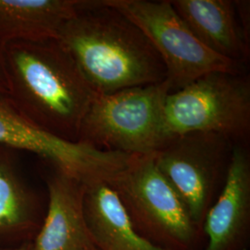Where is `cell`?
<instances>
[{"instance_id": "cell-1", "label": "cell", "mask_w": 250, "mask_h": 250, "mask_svg": "<svg viewBox=\"0 0 250 250\" xmlns=\"http://www.w3.org/2000/svg\"><path fill=\"white\" fill-rule=\"evenodd\" d=\"M8 96L35 125L78 142L81 125L97 94L58 39L0 45Z\"/></svg>"}, {"instance_id": "cell-2", "label": "cell", "mask_w": 250, "mask_h": 250, "mask_svg": "<svg viewBox=\"0 0 250 250\" xmlns=\"http://www.w3.org/2000/svg\"><path fill=\"white\" fill-rule=\"evenodd\" d=\"M58 40L99 96L167 80L165 65L147 37L103 0H80Z\"/></svg>"}, {"instance_id": "cell-3", "label": "cell", "mask_w": 250, "mask_h": 250, "mask_svg": "<svg viewBox=\"0 0 250 250\" xmlns=\"http://www.w3.org/2000/svg\"><path fill=\"white\" fill-rule=\"evenodd\" d=\"M170 83L98 95L84 117L79 143L126 155H155L169 143L164 107Z\"/></svg>"}, {"instance_id": "cell-4", "label": "cell", "mask_w": 250, "mask_h": 250, "mask_svg": "<svg viewBox=\"0 0 250 250\" xmlns=\"http://www.w3.org/2000/svg\"><path fill=\"white\" fill-rule=\"evenodd\" d=\"M170 136L207 133L231 142L250 132V82L240 72H210L170 92L164 107Z\"/></svg>"}, {"instance_id": "cell-5", "label": "cell", "mask_w": 250, "mask_h": 250, "mask_svg": "<svg viewBox=\"0 0 250 250\" xmlns=\"http://www.w3.org/2000/svg\"><path fill=\"white\" fill-rule=\"evenodd\" d=\"M108 184L145 237L170 250H186L193 245L196 224L159 170L155 155L131 156Z\"/></svg>"}, {"instance_id": "cell-6", "label": "cell", "mask_w": 250, "mask_h": 250, "mask_svg": "<svg viewBox=\"0 0 250 250\" xmlns=\"http://www.w3.org/2000/svg\"><path fill=\"white\" fill-rule=\"evenodd\" d=\"M147 37L167 71L170 92L215 72H240V65L206 47L187 26L170 0H103Z\"/></svg>"}, {"instance_id": "cell-7", "label": "cell", "mask_w": 250, "mask_h": 250, "mask_svg": "<svg viewBox=\"0 0 250 250\" xmlns=\"http://www.w3.org/2000/svg\"><path fill=\"white\" fill-rule=\"evenodd\" d=\"M0 146L34 153L83 186L101 181L108 183L125 168L131 157L49 134L24 116L9 96L1 92Z\"/></svg>"}, {"instance_id": "cell-8", "label": "cell", "mask_w": 250, "mask_h": 250, "mask_svg": "<svg viewBox=\"0 0 250 250\" xmlns=\"http://www.w3.org/2000/svg\"><path fill=\"white\" fill-rule=\"evenodd\" d=\"M232 143L218 134L192 133L172 137L155 154L159 170L196 225L209 208L216 182Z\"/></svg>"}, {"instance_id": "cell-9", "label": "cell", "mask_w": 250, "mask_h": 250, "mask_svg": "<svg viewBox=\"0 0 250 250\" xmlns=\"http://www.w3.org/2000/svg\"><path fill=\"white\" fill-rule=\"evenodd\" d=\"M46 183L47 208L32 241L34 250L95 248L83 211L84 186L56 168Z\"/></svg>"}, {"instance_id": "cell-10", "label": "cell", "mask_w": 250, "mask_h": 250, "mask_svg": "<svg viewBox=\"0 0 250 250\" xmlns=\"http://www.w3.org/2000/svg\"><path fill=\"white\" fill-rule=\"evenodd\" d=\"M250 207V161L242 145L232 146L224 188L205 215V250H230L247 224Z\"/></svg>"}, {"instance_id": "cell-11", "label": "cell", "mask_w": 250, "mask_h": 250, "mask_svg": "<svg viewBox=\"0 0 250 250\" xmlns=\"http://www.w3.org/2000/svg\"><path fill=\"white\" fill-rule=\"evenodd\" d=\"M83 202L98 250H170L150 241L137 230L116 191L107 182L85 185Z\"/></svg>"}, {"instance_id": "cell-12", "label": "cell", "mask_w": 250, "mask_h": 250, "mask_svg": "<svg viewBox=\"0 0 250 250\" xmlns=\"http://www.w3.org/2000/svg\"><path fill=\"white\" fill-rule=\"evenodd\" d=\"M171 6L197 39L232 62L241 64L250 45L236 18L231 0H170Z\"/></svg>"}, {"instance_id": "cell-13", "label": "cell", "mask_w": 250, "mask_h": 250, "mask_svg": "<svg viewBox=\"0 0 250 250\" xmlns=\"http://www.w3.org/2000/svg\"><path fill=\"white\" fill-rule=\"evenodd\" d=\"M15 151L0 146V247L33 241L41 224L38 198L20 173Z\"/></svg>"}, {"instance_id": "cell-14", "label": "cell", "mask_w": 250, "mask_h": 250, "mask_svg": "<svg viewBox=\"0 0 250 250\" xmlns=\"http://www.w3.org/2000/svg\"><path fill=\"white\" fill-rule=\"evenodd\" d=\"M80 0H0V45L58 39Z\"/></svg>"}, {"instance_id": "cell-15", "label": "cell", "mask_w": 250, "mask_h": 250, "mask_svg": "<svg viewBox=\"0 0 250 250\" xmlns=\"http://www.w3.org/2000/svg\"><path fill=\"white\" fill-rule=\"evenodd\" d=\"M236 12L239 14L241 22L242 32L247 41L250 42V2L249 1H234Z\"/></svg>"}, {"instance_id": "cell-16", "label": "cell", "mask_w": 250, "mask_h": 250, "mask_svg": "<svg viewBox=\"0 0 250 250\" xmlns=\"http://www.w3.org/2000/svg\"><path fill=\"white\" fill-rule=\"evenodd\" d=\"M0 250H34V247L32 242H27L14 247H0Z\"/></svg>"}, {"instance_id": "cell-17", "label": "cell", "mask_w": 250, "mask_h": 250, "mask_svg": "<svg viewBox=\"0 0 250 250\" xmlns=\"http://www.w3.org/2000/svg\"><path fill=\"white\" fill-rule=\"evenodd\" d=\"M0 92L8 94V88H7V83L5 81L4 74L2 72V67H1V62H0Z\"/></svg>"}, {"instance_id": "cell-18", "label": "cell", "mask_w": 250, "mask_h": 250, "mask_svg": "<svg viewBox=\"0 0 250 250\" xmlns=\"http://www.w3.org/2000/svg\"><path fill=\"white\" fill-rule=\"evenodd\" d=\"M90 250H98V249L95 247V248H93V249H91Z\"/></svg>"}]
</instances>
